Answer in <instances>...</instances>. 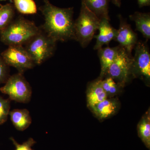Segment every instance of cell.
Returning <instances> with one entry per match:
<instances>
[{"label": "cell", "mask_w": 150, "mask_h": 150, "mask_svg": "<svg viewBox=\"0 0 150 150\" xmlns=\"http://www.w3.org/2000/svg\"><path fill=\"white\" fill-rule=\"evenodd\" d=\"M44 4L39 8L44 16L41 29L57 42L75 40L74 8H61L43 0Z\"/></svg>", "instance_id": "obj_1"}, {"label": "cell", "mask_w": 150, "mask_h": 150, "mask_svg": "<svg viewBox=\"0 0 150 150\" xmlns=\"http://www.w3.org/2000/svg\"><path fill=\"white\" fill-rule=\"evenodd\" d=\"M33 22L19 17L0 31L1 41L8 46H23L40 31Z\"/></svg>", "instance_id": "obj_2"}, {"label": "cell", "mask_w": 150, "mask_h": 150, "mask_svg": "<svg viewBox=\"0 0 150 150\" xmlns=\"http://www.w3.org/2000/svg\"><path fill=\"white\" fill-rule=\"evenodd\" d=\"M100 20L81 3L79 15L74 21V29L75 40L79 42L83 48L86 47L93 39L99 28Z\"/></svg>", "instance_id": "obj_3"}, {"label": "cell", "mask_w": 150, "mask_h": 150, "mask_svg": "<svg viewBox=\"0 0 150 150\" xmlns=\"http://www.w3.org/2000/svg\"><path fill=\"white\" fill-rule=\"evenodd\" d=\"M56 42L40 28V31L25 44L24 48L35 64L40 65L53 56Z\"/></svg>", "instance_id": "obj_4"}, {"label": "cell", "mask_w": 150, "mask_h": 150, "mask_svg": "<svg viewBox=\"0 0 150 150\" xmlns=\"http://www.w3.org/2000/svg\"><path fill=\"white\" fill-rule=\"evenodd\" d=\"M0 91L7 95L11 100L20 103H28L32 96L30 85L23 74L18 72L10 76L4 86L0 88Z\"/></svg>", "instance_id": "obj_5"}, {"label": "cell", "mask_w": 150, "mask_h": 150, "mask_svg": "<svg viewBox=\"0 0 150 150\" xmlns=\"http://www.w3.org/2000/svg\"><path fill=\"white\" fill-rule=\"evenodd\" d=\"M133 62V56L129 55L121 46L114 61L108 69L105 76L110 77L121 87L124 86L132 76Z\"/></svg>", "instance_id": "obj_6"}, {"label": "cell", "mask_w": 150, "mask_h": 150, "mask_svg": "<svg viewBox=\"0 0 150 150\" xmlns=\"http://www.w3.org/2000/svg\"><path fill=\"white\" fill-rule=\"evenodd\" d=\"M1 56L9 67L16 68L18 73L21 74L33 69L35 65L25 48L22 46H8Z\"/></svg>", "instance_id": "obj_7"}, {"label": "cell", "mask_w": 150, "mask_h": 150, "mask_svg": "<svg viewBox=\"0 0 150 150\" xmlns=\"http://www.w3.org/2000/svg\"><path fill=\"white\" fill-rule=\"evenodd\" d=\"M132 67V76L141 78L146 82L150 80V54L146 42L138 41L135 47Z\"/></svg>", "instance_id": "obj_8"}, {"label": "cell", "mask_w": 150, "mask_h": 150, "mask_svg": "<svg viewBox=\"0 0 150 150\" xmlns=\"http://www.w3.org/2000/svg\"><path fill=\"white\" fill-rule=\"evenodd\" d=\"M118 18L120 24L115 40L117 41L119 46L124 48L129 55L132 56V51L138 42L137 34L121 15H119Z\"/></svg>", "instance_id": "obj_9"}, {"label": "cell", "mask_w": 150, "mask_h": 150, "mask_svg": "<svg viewBox=\"0 0 150 150\" xmlns=\"http://www.w3.org/2000/svg\"><path fill=\"white\" fill-rule=\"evenodd\" d=\"M109 21L105 18L100 19L98 29L99 33L98 35H95L93 37L96 39L94 50H98L104 45L108 46L110 41L115 40L118 33V30L111 26Z\"/></svg>", "instance_id": "obj_10"}, {"label": "cell", "mask_w": 150, "mask_h": 150, "mask_svg": "<svg viewBox=\"0 0 150 150\" xmlns=\"http://www.w3.org/2000/svg\"><path fill=\"white\" fill-rule=\"evenodd\" d=\"M101 81V80L98 78L89 83L88 86L87 103L90 108L108 98L107 94L103 88Z\"/></svg>", "instance_id": "obj_11"}, {"label": "cell", "mask_w": 150, "mask_h": 150, "mask_svg": "<svg viewBox=\"0 0 150 150\" xmlns=\"http://www.w3.org/2000/svg\"><path fill=\"white\" fill-rule=\"evenodd\" d=\"M120 48L119 45L114 47L107 46L98 50V55L101 65V71L98 77L100 79H104L108 69L114 61Z\"/></svg>", "instance_id": "obj_12"}, {"label": "cell", "mask_w": 150, "mask_h": 150, "mask_svg": "<svg viewBox=\"0 0 150 150\" xmlns=\"http://www.w3.org/2000/svg\"><path fill=\"white\" fill-rule=\"evenodd\" d=\"M93 112L99 119H106L115 114L118 109V103L115 99L103 100L91 108Z\"/></svg>", "instance_id": "obj_13"}, {"label": "cell", "mask_w": 150, "mask_h": 150, "mask_svg": "<svg viewBox=\"0 0 150 150\" xmlns=\"http://www.w3.org/2000/svg\"><path fill=\"white\" fill-rule=\"evenodd\" d=\"M9 115L13 126L18 131H25L32 123V118L28 109H14L10 111Z\"/></svg>", "instance_id": "obj_14"}, {"label": "cell", "mask_w": 150, "mask_h": 150, "mask_svg": "<svg viewBox=\"0 0 150 150\" xmlns=\"http://www.w3.org/2000/svg\"><path fill=\"white\" fill-rule=\"evenodd\" d=\"M81 1L100 19L105 18L110 20L108 15L110 0H81Z\"/></svg>", "instance_id": "obj_15"}, {"label": "cell", "mask_w": 150, "mask_h": 150, "mask_svg": "<svg viewBox=\"0 0 150 150\" xmlns=\"http://www.w3.org/2000/svg\"><path fill=\"white\" fill-rule=\"evenodd\" d=\"M131 20L135 22L136 30L139 31L144 37L149 40L150 38V13L136 12L129 16Z\"/></svg>", "instance_id": "obj_16"}, {"label": "cell", "mask_w": 150, "mask_h": 150, "mask_svg": "<svg viewBox=\"0 0 150 150\" xmlns=\"http://www.w3.org/2000/svg\"><path fill=\"white\" fill-rule=\"evenodd\" d=\"M138 135L146 146L150 148V116L149 111L142 117L138 125Z\"/></svg>", "instance_id": "obj_17"}, {"label": "cell", "mask_w": 150, "mask_h": 150, "mask_svg": "<svg viewBox=\"0 0 150 150\" xmlns=\"http://www.w3.org/2000/svg\"><path fill=\"white\" fill-rule=\"evenodd\" d=\"M15 11L13 5L7 4L0 7V31L13 21Z\"/></svg>", "instance_id": "obj_18"}, {"label": "cell", "mask_w": 150, "mask_h": 150, "mask_svg": "<svg viewBox=\"0 0 150 150\" xmlns=\"http://www.w3.org/2000/svg\"><path fill=\"white\" fill-rule=\"evenodd\" d=\"M13 1L14 7L21 13L34 14L37 13V6L34 0H13Z\"/></svg>", "instance_id": "obj_19"}, {"label": "cell", "mask_w": 150, "mask_h": 150, "mask_svg": "<svg viewBox=\"0 0 150 150\" xmlns=\"http://www.w3.org/2000/svg\"><path fill=\"white\" fill-rule=\"evenodd\" d=\"M101 83L108 96L115 95L121 87L112 78L108 76H105L103 79L101 80Z\"/></svg>", "instance_id": "obj_20"}, {"label": "cell", "mask_w": 150, "mask_h": 150, "mask_svg": "<svg viewBox=\"0 0 150 150\" xmlns=\"http://www.w3.org/2000/svg\"><path fill=\"white\" fill-rule=\"evenodd\" d=\"M11 100L4 99L0 96V125H2L7 120L10 112Z\"/></svg>", "instance_id": "obj_21"}, {"label": "cell", "mask_w": 150, "mask_h": 150, "mask_svg": "<svg viewBox=\"0 0 150 150\" xmlns=\"http://www.w3.org/2000/svg\"><path fill=\"white\" fill-rule=\"evenodd\" d=\"M13 144L15 146V150H34L33 149V146L36 144V142L32 138H30L26 142L22 144H19L13 137L10 138Z\"/></svg>", "instance_id": "obj_22"}, {"label": "cell", "mask_w": 150, "mask_h": 150, "mask_svg": "<svg viewBox=\"0 0 150 150\" xmlns=\"http://www.w3.org/2000/svg\"><path fill=\"white\" fill-rule=\"evenodd\" d=\"M0 56V85L5 83L9 77V68Z\"/></svg>", "instance_id": "obj_23"}, {"label": "cell", "mask_w": 150, "mask_h": 150, "mask_svg": "<svg viewBox=\"0 0 150 150\" xmlns=\"http://www.w3.org/2000/svg\"><path fill=\"white\" fill-rule=\"evenodd\" d=\"M140 8L150 5V0H137Z\"/></svg>", "instance_id": "obj_24"}, {"label": "cell", "mask_w": 150, "mask_h": 150, "mask_svg": "<svg viewBox=\"0 0 150 150\" xmlns=\"http://www.w3.org/2000/svg\"><path fill=\"white\" fill-rule=\"evenodd\" d=\"M112 2L113 4L115 5L118 7H120L121 6V0H112Z\"/></svg>", "instance_id": "obj_25"}, {"label": "cell", "mask_w": 150, "mask_h": 150, "mask_svg": "<svg viewBox=\"0 0 150 150\" xmlns=\"http://www.w3.org/2000/svg\"><path fill=\"white\" fill-rule=\"evenodd\" d=\"M1 6H2V5L1 4H0V7H1Z\"/></svg>", "instance_id": "obj_26"}]
</instances>
